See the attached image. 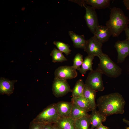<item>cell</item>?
<instances>
[{
  "instance_id": "cell-1",
  "label": "cell",
  "mask_w": 129,
  "mask_h": 129,
  "mask_svg": "<svg viewBox=\"0 0 129 129\" xmlns=\"http://www.w3.org/2000/svg\"><path fill=\"white\" fill-rule=\"evenodd\" d=\"M125 104L122 96L118 92L100 96L97 99L96 103L98 111L106 116L123 114Z\"/></svg>"
},
{
  "instance_id": "cell-2",
  "label": "cell",
  "mask_w": 129,
  "mask_h": 129,
  "mask_svg": "<svg viewBox=\"0 0 129 129\" xmlns=\"http://www.w3.org/2000/svg\"><path fill=\"white\" fill-rule=\"evenodd\" d=\"M110 9L109 19L106 25L109 29L113 37H118L128 27L129 19L120 8L114 7Z\"/></svg>"
},
{
  "instance_id": "cell-3",
  "label": "cell",
  "mask_w": 129,
  "mask_h": 129,
  "mask_svg": "<svg viewBox=\"0 0 129 129\" xmlns=\"http://www.w3.org/2000/svg\"><path fill=\"white\" fill-rule=\"evenodd\" d=\"M98 58L100 62L97 68L103 74L111 78H117L121 75L122 69L108 55L103 53Z\"/></svg>"
},
{
  "instance_id": "cell-4",
  "label": "cell",
  "mask_w": 129,
  "mask_h": 129,
  "mask_svg": "<svg viewBox=\"0 0 129 129\" xmlns=\"http://www.w3.org/2000/svg\"><path fill=\"white\" fill-rule=\"evenodd\" d=\"M60 117L58 113L56 103L50 104L41 112L32 121L43 124L55 123Z\"/></svg>"
},
{
  "instance_id": "cell-5",
  "label": "cell",
  "mask_w": 129,
  "mask_h": 129,
  "mask_svg": "<svg viewBox=\"0 0 129 129\" xmlns=\"http://www.w3.org/2000/svg\"><path fill=\"white\" fill-rule=\"evenodd\" d=\"M103 73L97 68L89 73L85 82V84L91 89L99 91H103L104 87L102 76Z\"/></svg>"
},
{
  "instance_id": "cell-6",
  "label": "cell",
  "mask_w": 129,
  "mask_h": 129,
  "mask_svg": "<svg viewBox=\"0 0 129 129\" xmlns=\"http://www.w3.org/2000/svg\"><path fill=\"white\" fill-rule=\"evenodd\" d=\"M53 94L57 97H63L70 92L72 90L67 80L54 78L52 86Z\"/></svg>"
},
{
  "instance_id": "cell-7",
  "label": "cell",
  "mask_w": 129,
  "mask_h": 129,
  "mask_svg": "<svg viewBox=\"0 0 129 129\" xmlns=\"http://www.w3.org/2000/svg\"><path fill=\"white\" fill-rule=\"evenodd\" d=\"M83 6L85 7L86 10L84 18L87 26L93 34L96 28L99 25L97 14L95 9L91 6L87 5L85 3Z\"/></svg>"
},
{
  "instance_id": "cell-8",
  "label": "cell",
  "mask_w": 129,
  "mask_h": 129,
  "mask_svg": "<svg viewBox=\"0 0 129 129\" xmlns=\"http://www.w3.org/2000/svg\"><path fill=\"white\" fill-rule=\"evenodd\" d=\"M76 70L72 66H60L55 70L54 78L66 80L75 78L78 75Z\"/></svg>"
},
{
  "instance_id": "cell-9",
  "label": "cell",
  "mask_w": 129,
  "mask_h": 129,
  "mask_svg": "<svg viewBox=\"0 0 129 129\" xmlns=\"http://www.w3.org/2000/svg\"><path fill=\"white\" fill-rule=\"evenodd\" d=\"M102 45L92 37L87 40L84 50L88 55L98 57L103 53L102 50Z\"/></svg>"
},
{
  "instance_id": "cell-10",
  "label": "cell",
  "mask_w": 129,
  "mask_h": 129,
  "mask_svg": "<svg viewBox=\"0 0 129 129\" xmlns=\"http://www.w3.org/2000/svg\"><path fill=\"white\" fill-rule=\"evenodd\" d=\"M114 46L118 54L117 63L123 62L129 55V40H118L115 43Z\"/></svg>"
},
{
  "instance_id": "cell-11",
  "label": "cell",
  "mask_w": 129,
  "mask_h": 129,
  "mask_svg": "<svg viewBox=\"0 0 129 129\" xmlns=\"http://www.w3.org/2000/svg\"><path fill=\"white\" fill-rule=\"evenodd\" d=\"M93 35L94 38L102 44L108 41L112 35L109 28L106 26L102 25L97 27Z\"/></svg>"
},
{
  "instance_id": "cell-12",
  "label": "cell",
  "mask_w": 129,
  "mask_h": 129,
  "mask_svg": "<svg viewBox=\"0 0 129 129\" xmlns=\"http://www.w3.org/2000/svg\"><path fill=\"white\" fill-rule=\"evenodd\" d=\"M56 103L58 113L60 118L70 117L73 104L72 101H61Z\"/></svg>"
},
{
  "instance_id": "cell-13",
  "label": "cell",
  "mask_w": 129,
  "mask_h": 129,
  "mask_svg": "<svg viewBox=\"0 0 129 129\" xmlns=\"http://www.w3.org/2000/svg\"><path fill=\"white\" fill-rule=\"evenodd\" d=\"M17 81L10 80L4 77L0 79V93L1 94H6L10 96L13 92L14 84Z\"/></svg>"
},
{
  "instance_id": "cell-14",
  "label": "cell",
  "mask_w": 129,
  "mask_h": 129,
  "mask_svg": "<svg viewBox=\"0 0 129 129\" xmlns=\"http://www.w3.org/2000/svg\"><path fill=\"white\" fill-rule=\"evenodd\" d=\"M96 96V91L91 89L85 84L83 97L90 104L92 111L96 109L97 107L95 101Z\"/></svg>"
},
{
  "instance_id": "cell-15",
  "label": "cell",
  "mask_w": 129,
  "mask_h": 129,
  "mask_svg": "<svg viewBox=\"0 0 129 129\" xmlns=\"http://www.w3.org/2000/svg\"><path fill=\"white\" fill-rule=\"evenodd\" d=\"M91 115V127L90 129H94L105 122L107 118L106 116L103 114L96 109L92 111Z\"/></svg>"
},
{
  "instance_id": "cell-16",
  "label": "cell",
  "mask_w": 129,
  "mask_h": 129,
  "mask_svg": "<svg viewBox=\"0 0 129 129\" xmlns=\"http://www.w3.org/2000/svg\"><path fill=\"white\" fill-rule=\"evenodd\" d=\"M68 33L74 47L84 49L87 42L84 36L78 35L71 31H69Z\"/></svg>"
},
{
  "instance_id": "cell-17",
  "label": "cell",
  "mask_w": 129,
  "mask_h": 129,
  "mask_svg": "<svg viewBox=\"0 0 129 129\" xmlns=\"http://www.w3.org/2000/svg\"><path fill=\"white\" fill-rule=\"evenodd\" d=\"M55 124L58 129H76L75 120L70 117L60 118Z\"/></svg>"
},
{
  "instance_id": "cell-18",
  "label": "cell",
  "mask_w": 129,
  "mask_h": 129,
  "mask_svg": "<svg viewBox=\"0 0 129 129\" xmlns=\"http://www.w3.org/2000/svg\"><path fill=\"white\" fill-rule=\"evenodd\" d=\"M110 0H85V4L90 5L95 9H105L110 5Z\"/></svg>"
},
{
  "instance_id": "cell-19",
  "label": "cell",
  "mask_w": 129,
  "mask_h": 129,
  "mask_svg": "<svg viewBox=\"0 0 129 129\" xmlns=\"http://www.w3.org/2000/svg\"><path fill=\"white\" fill-rule=\"evenodd\" d=\"M74 120L76 129H89L91 124V115L84 116Z\"/></svg>"
},
{
  "instance_id": "cell-20",
  "label": "cell",
  "mask_w": 129,
  "mask_h": 129,
  "mask_svg": "<svg viewBox=\"0 0 129 129\" xmlns=\"http://www.w3.org/2000/svg\"><path fill=\"white\" fill-rule=\"evenodd\" d=\"M71 100L74 104L86 112L92 111V109L90 104L83 96L72 98Z\"/></svg>"
},
{
  "instance_id": "cell-21",
  "label": "cell",
  "mask_w": 129,
  "mask_h": 129,
  "mask_svg": "<svg viewBox=\"0 0 129 129\" xmlns=\"http://www.w3.org/2000/svg\"><path fill=\"white\" fill-rule=\"evenodd\" d=\"M85 84L82 79H80L76 82L72 91V98L83 96V93Z\"/></svg>"
},
{
  "instance_id": "cell-22",
  "label": "cell",
  "mask_w": 129,
  "mask_h": 129,
  "mask_svg": "<svg viewBox=\"0 0 129 129\" xmlns=\"http://www.w3.org/2000/svg\"><path fill=\"white\" fill-rule=\"evenodd\" d=\"M94 57L88 55L86 56L83 60L82 64L78 70L82 74H86L88 70L92 71L93 70L92 68L93 60Z\"/></svg>"
},
{
  "instance_id": "cell-23",
  "label": "cell",
  "mask_w": 129,
  "mask_h": 129,
  "mask_svg": "<svg viewBox=\"0 0 129 129\" xmlns=\"http://www.w3.org/2000/svg\"><path fill=\"white\" fill-rule=\"evenodd\" d=\"M87 112L77 106L73 103L70 117L74 120L85 116H88Z\"/></svg>"
},
{
  "instance_id": "cell-24",
  "label": "cell",
  "mask_w": 129,
  "mask_h": 129,
  "mask_svg": "<svg viewBox=\"0 0 129 129\" xmlns=\"http://www.w3.org/2000/svg\"><path fill=\"white\" fill-rule=\"evenodd\" d=\"M50 55L52 57V62L54 63L62 62L67 60L62 53L55 48L52 51Z\"/></svg>"
},
{
  "instance_id": "cell-25",
  "label": "cell",
  "mask_w": 129,
  "mask_h": 129,
  "mask_svg": "<svg viewBox=\"0 0 129 129\" xmlns=\"http://www.w3.org/2000/svg\"><path fill=\"white\" fill-rule=\"evenodd\" d=\"M58 49L62 53H64L67 56L70 54L71 50L70 48V46L68 44L59 41H55L53 42Z\"/></svg>"
},
{
  "instance_id": "cell-26",
  "label": "cell",
  "mask_w": 129,
  "mask_h": 129,
  "mask_svg": "<svg viewBox=\"0 0 129 129\" xmlns=\"http://www.w3.org/2000/svg\"><path fill=\"white\" fill-rule=\"evenodd\" d=\"M83 61V55L80 53H78L76 55L73 59L72 66L78 70L82 64Z\"/></svg>"
},
{
  "instance_id": "cell-27",
  "label": "cell",
  "mask_w": 129,
  "mask_h": 129,
  "mask_svg": "<svg viewBox=\"0 0 129 129\" xmlns=\"http://www.w3.org/2000/svg\"><path fill=\"white\" fill-rule=\"evenodd\" d=\"M43 124L39 123H35L32 121L30 123L29 129H41Z\"/></svg>"
},
{
  "instance_id": "cell-28",
  "label": "cell",
  "mask_w": 129,
  "mask_h": 129,
  "mask_svg": "<svg viewBox=\"0 0 129 129\" xmlns=\"http://www.w3.org/2000/svg\"><path fill=\"white\" fill-rule=\"evenodd\" d=\"M53 124H43L41 129H52Z\"/></svg>"
},
{
  "instance_id": "cell-29",
  "label": "cell",
  "mask_w": 129,
  "mask_h": 129,
  "mask_svg": "<svg viewBox=\"0 0 129 129\" xmlns=\"http://www.w3.org/2000/svg\"><path fill=\"white\" fill-rule=\"evenodd\" d=\"M123 2L127 9L129 10V0H124Z\"/></svg>"
},
{
  "instance_id": "cell-30",
  "label": "cell",
  "mask_w": 129,
  "mask_h": 129,
  "mask_svg": "<svg viewBox=\"0 0 129 129\" xmlns=\"http://www.w3.org/2000/svg\"><path fill=\"white\" fill-rule=\"evenodd\" d=\"M95 129H110L108 127L104 126L102 124L95 128Z\"/></svg>"
},
{
  "instance_id": "cell-31",
  "label": "cell",
  "mask_w": 129,
  "mask_h": 129,
  "mask_svg": "<svg viewBox=\"0 0 129 129\" xmlns=\"http://www.w3.org/2000/svg\"><path fill=\"white\" fill-rule=\"evenodd\" d=\"M124 31L126 37V39L129 40V28H127Z\"/></svg>"
},
{
  "instance_id": "cell-32",
  "label": "cell",
  "mask_w": 129,
  "mask_h": 129,
  "mask_svg": "<svg viewBox=\"0 0 129 129\" xmlns=\"http://www.w3.org/2000/svg\"><path fill=\"white\" fill-rule=\"evenodd\" d=\"M123 121L127 125L129 126V121L125 118L123 119ZM127 129H129V127L127 128Z\"/></svg>"
},
{
  "instance_id": "cell-33",
  "label": "cell",
  "mask_w": 129,
  "mask_h": 129,
  "mask_svg": "<svg viewBox=\"0 0 129 129\" xmlns=\"http://www.w3.org/2000/svg\"><path fill=\"white\" fill-rule=\"evenodd\" d=\"M52 129H58L55 124H53Z\"/></svg>"
}]
</instances>
